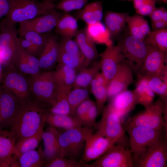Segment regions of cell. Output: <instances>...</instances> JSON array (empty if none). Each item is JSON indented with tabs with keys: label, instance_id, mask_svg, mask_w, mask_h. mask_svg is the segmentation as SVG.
Returning a JSON list of instances; mask_svg holds the SVG:
<instances>
[{
	"label": "cell",
	"instance_id": "obj_1",
	"mask_svg": "<svg viewBox=\"0 0 167 167\" xmlns=\"http://www.w3.org/2000/svg\"><path fill=\"white\" fill-rule=\"evenodd\" d=\"M46 110L33 100L20 102L10 125L16 142L34 134L38 130Z\"/></svg>",
	"mask_w": 167,
	"mask_h": 167
},
{
	"label": "cell",
	"instance_id": "obj_2",
	"mask_svg": "<svg viewBox=\"0 0 167 167\" xmlns=\"http://www.w3.org/2000/svg\"><path fill=\"white\" fill-rule=\"evenodd\" d=\"M54 2L48 0H13L11 10L3 20L15 25L56 10Z\"/></svg>",
	"mask_w": 167,
	"mask_h": 167
},
{
	"label": "cell",
	"instance_id": "obj_3",
	"mask_svg": "<svg viewBox=\"0 0 167 167\" xmlns=\"http://www.w3.org/2000/svg\"><path fill=\"white\" fill-rule=\"evenodd\" d=\"M118 38V44L125 61L133 73H138L147 52L148 44L131 35L126 29Z\"/></svg>",
	"mask_w": 167,
	"mask_h": 167
},
{
	"label": "cell",
	"instance_id": "obj_4",
	"mask_svg": "<svg viewBox=\"0 0 167 167\" xmlns=\"http://www.w3.org/2000/svg\"><path fill=\"white\" fill-rule=\"evenodd\" d=\"M167 103L160 97L143 110L130 117L123 123L124 126H140L157 130L167 131V122L164 117L167 116Z\"/></svg>",
	"mask_w": 167,
	"mask_h": 167
},
{
	"label": "cell",
	"instance_id": "obj_5",
	"mask_svg": "<svg viewBox=\"0 0 167 167\" xmlns=\"http://www.w3.org/2000/svg\"><path fill=\"white\" fill-rule=\"evenodd\" d=\"M129 137L130 150L134 161L147 149L167 137V131L140 126H124Z\"/></svg>",
	"mask_w": 167,
	"mask_h": 167
},
{
	"label": "cell",
	"instance_id": "obj_6",
	"mask_svg": "<svg viewBox=\"0 0 167 167\" xmlns=\"http://www.w3.org/2000/svg\"><path fill=\"white\" fill-rule=\"evenodd\" d=\"M30 87L35 98L33 101L43 109L49 110L54 105L57 85L54 71H48L33 76Z\"/></svg>",
	"mask_w": 167,
	"mask_h": 167
},
{
	"label": "cell",
	"instance_id": "obj_7",
	"mask_svg": "<svg viewBox=\"0 0 167 167\" xmlns=\"http://www.w3.org/2000/svg\"><path fill=\"white\" fill-rule=\"evenodd\" d=\"M102 111L100 120L94 127L97 130L96 132L115 143L121 141L125 131L122 118L108 105Z\"/></svg>",
	"mask_w": 167,
	"mask_h": 167
},
{
	"label": "cell",
	"instance_id": "obj_8",
	"mask_svg": "<svg viewBox=\"0 0 167 167\" xmlns=\"http://www.w3.org/2000/svg\"><path fill=\"white\" fill-rule=\"evenodd\" d=\"M58 137L61 156L79 161L85 143L82 127L58 132Z\"/></svg>",
	"mask_w": 167,
	"mask_h": 167
},
{
	"label": "cell",
	"instance_id": "obj_9",
	"mask_svg": "<svg viewBox=\"0 0 167 167\" xmlns=\"http://www.w3.org/2000/svg\"><path fill=\"white\" fill-rule=\"evenodd\" d=\"M134 160L130 149L121 144L112 145L99 158L84 167H132Z\"/></svg>",
	"mask_w": 167,
	"mask_h": 167
},
{
	"label": "cell",
	"instance_id": "obj_10",
	"mask_svg": "<svg viewBox=\"0 0 167 167\" xmlns=\"http://www.w3.org/2000/svg\"><path fill=\"white\" fill-rule=\"evenodd\" d=\"M85 141L84 151L79 160L84 163L95 160L105 153L114 142L96 132L93 133L91 128L83 127Z\"/></svg>",
	"mask_w": 167,
	"mask_h": 167
},
{
	"label": "cell",
	"instance_id": "obj_11",
	"mask_svg": "<svg viewBox=\"0 0 167 167\" xmlns=\"http://www.w3.org/2000/svg\"><path fill=\"white\" fill-rule=\"evenodd\" d=\"M147 43V54L137 77L167 74V54L161 51L154 45Z\"/></svg>",
	"mask_w": 167,
	"mask_h": 167
},
{
	"label": "cell",
	"instance_id": "obj_12",
	"mask_svg": "<svg viewBox=\"0 0 167 167\" xmlns=\"http://www.w3.org/2000/svg\"><path fill=\"white\" fill-rule=\"evenodd\" d=\"M134 166L166 167L167 137L148 147L141 155L134 161Z\"/></svg>",
	"mask_w": 167,
	"mask_h": 167
},
{
	"label": "cell",
	"instance_id": "obj_13",
	"mask_svg": "<svg viewBox=\"0 0 167 167\" xmlns=\"http://www.w3.org/2000/svg\"><path fill=\"white\" fill-rule=\"evenodd\" d=\"M62 14L55 10L51 12L20 23L18 33L20 36L27 31H32L41 34L49 32L55 29Z\"/></svg>",
	"mask_w": 167,
	"mask_h": 167
},
{
	"label": "cell",
	"instance_id": "obj_14",
	"mask_svg": "<svg viewBox=\"0 0 167 167\" xmlns=\"http://www.w3.org/2000/svg\"><path fill=\"white\" fill-rule=\"evenodd\" d=\"M2 88L13 94L20 102L29 99L30 86L25 78L13 70H9L3 77Z\"/></svg>",
	"mask_w": 167,
	"mask_h": 167
},
{
	"label": "cell",
	"instance_id": "obj_15",
	"mask_svg": "<svg viewBox=\"0 0 167 167\" xmlns=\"http://www.w3.org/2000/svg\"><path fill=\"white\" fill-rule=\"evenodd\" d=\"M133 73L125 60L122 62L116 74L109 81L107 86L108 98L111 99L116 95L127 89L134 81Z\"/></svg>",
	"mask_w": 167,
	"mask_h": 167
},
{
	"label": "cell",
	"instance_id": "obj_16",
	"mask_svg": "<svg viewBox=\"0 0 167 167\" xmlns=\"http://www.w3.org/2000/svg\"><path fill=\"white\" fill-rule=\"evenodd\" d=\"M99 56L101 72L109 82L116 74L119 65L125 60L124 58L118 47L113 45L106 46Z\"/></svg>",
	"mask_w": 167,
	"mask_h": 167
},
{
	"label": "cell",
	"instance_id": "obj_17",
	"mask_svg": "<svg viewBox=\"0 0 167 167\" xmlns=\"http://www.w3.org/2000/svg\"><path fill=\"white\" fill-rule=\"evenodd\" d=\"M19 101L13 94L2 88L0 91V127L10 126Z\"/></svg>",
	"mask_w": 167,
	"mask_h": 167
},
{
	"label": "cell",
	"instance_id": "obj_18",
	"mask_svg": "<svg viewBox=\"0 0 167 167\" xmlns=\"http://www.w3.org/2000/svg\"><path fill=\"white\" fill-rule=\"evenodd\" d=\"M111 100L108 105L122 118L137 104L134 90H125L116 95Z\"/></svg>",
	"mask_w": 167,
	"mask_h": 167
},
{
	"label": "cell",
	"instance_id": "obj_19",
	"mask_svg": "<svg viewBox=\"0 0 167 167\" xmlns=\"http://www.w3.org/2000/svg\"><path fill=\"white\" fill-rule=\"evenodd\" d=\"M15 25L3 20L2 22L0 28V51L12 53L17 52L19 41Z\"/></svg>",
	"mask_w": 167,
	"mask_h": 167
},
{
	"label": "cell",
	"instance_id": "obj_20",
	"mask_svg": "<svg viewBox=\"0 0 167 167\" xmlns=\"http://www.w3.org/2000/svg\"><path fill=\"white\" fill-rule=\"evenodd\" d=\"M58 133L55 128L51 126L43 133L42 138L44 144L43 151L46 163L56 158L61 157Z\"/></svg>",
	"mask_w": 167,
	"mask_h": 167
},
{
	"label": "cell",
	"instance_id": "obj_21",
	"mask_svg": "<svg viewBox=\"0 0 167 167\" xmlns=\"http://www.w3.org/2000/svg\"><path fill=\"white\" fill-rule=\"evenodd\" d=\"M58 42L54 36L49 35L39 59L40 68L48 70L57 62Z\"/></svg>",
	"mask_w": 167,
	"mask_h": 167
},
{
	"label": "cell",
	"instance_id": "obj_22",
	"mask_svg": "<svg viewBox=\"0 0 167 167\" xmlns=\"http://www.w3.org/2000/svg\"><path fill=\"white\" fill-rule=\"evenodd\" d=\"M129 16L126 12L108 11L105 14V25L109 30L112 37L117 38L125 29L126 20Z\"/></svg>",
	"mask_w": 167,
	"mask_h": 167
},
{
	"label": "cell",
	"instance_id": "obj_23",
	"mask_svg": "<svg viewBox=\"0 0 167 167\" xmlns=\"http://www.w3.org/2000/svg\"><path fill=\"white\" fill-rule=\"evenodd\" d=\"M84 29L88 36L95 44L104 45L106 46L113 45L110 32L101 21L86 24Z\"/></svg>",
	"mask_w": 167,
	"mask_h": 167
},
{
	"label": "cell",
	"instance_id": "obj_24",
	"mask_svg": "<svg viewBox=\"0 0 167 167\" xmlns=\"http://www.w3.org/2000/svg\"><path fill=\"white\" fill-rule=\"evenodd\" d=\"M45 122L50 126L64 130L84 126L82 122L74 115L55 114L47 111L46 113Z\"/></svg>",
	"mask_w": 167,
	"mask_h": 167
},
{
	"label": "cell",
	"instance_id": "obj_25",
	"mask_svg": "<svg viewBox=\"0 0 167 167\" xmlns=\"http://www.w3.org/2000/svg\"><path fill=\"white\" fill-rule=\"evenodd\" d=\"M41 125L34 134L17 141L15 145L14 154L18 157L28 152L35 150L38 146L44 132L45 122L46 113Z\"/></svg>",
	"mask_w": 167,
	"mask_h": 167
},
{
	"label": "cell",
	"instance_id": "obj_26",
	"mask_svg": "<svg viewBox=\"0 0 167 167\" xmlns=\"http://www.w3.org/2000/svg\"><path fill=\"white\" fill-rule=\"evenodd\" d=\"M74 40L82 54L90 63L99 56L96 44L88 36L84 28L79 30Z\"/></svg>",
	"mask_w": 167,
	"mask_h": 167
},
{
	"label": "cell",
	"instance_id": "obj_27",
	"mask_svg": "<svg viewBox=\"0 0 167 167\" xmlns=\"http://www.w3.org/2000/svg\"><path fill=\"white\" fill-rule=\"evenodd\" d=\"M76 72L70 67L58 63L55 71H54L58 87L69 93L72 89Z\"/></svg>",
	"mask_w": 167,
	"mask_h": 167
},
{
	"label": "cell",
	"instance_id": "obj_28",
	"mask_svg": "<svg viewBox=\"0 0 167 167\" xmlns=\"http://www.w3.org/2000/svg\"><path fill=\"white\" fill-rule=\"evenodd\" d=\"M77 20L67 13L62 14L55 27V32L62 37L72 39L79 30Z\"/></svg>",
	"mask_w": 167,
	"mask_h": 167
},
{
	"label": "cell",
	"instance_id": "obj_29",
	"mask_svg": "<svg viewBox=\"0 0 167 167\" xmlns=\"http://www.w3.org/2000/svg\"><path fill=\"white\" fill-rule=\"evenodd\" d=\"M137 80L134 89L137 104L144 108L151 105L153 102L155 93L149 87L146 79L141 76H137Z\"/></svg>",
	"mask_w": 167,
	"mask_h": 167
},
{
	"label": "cell",
	"instance_id": "obj_30",
	"mask_svg": "<svg viewBox=\"0 0 167 167\" xmlns=\"http://www.w3.org/2000/svg\"><path fill=\"white\" fill-rule=\"evenodd\" d=\"M100 70L99 61L95 62L90 64L76 74L72 87L86 88Z\"/></svg>",
	"mask_w": 167,
	"mask_h": 167
},
{
	"label": "cell",
	"instance_id": "obj_31",
	"mask_svg": "<svg viewBox=\"0 0 167 167\" xmlns=\"http://www.w3.org/2000/svg\"><path fill=\"white\" fill-rule=\"evenodd\" d=\"M20 167H45L46 162L43 150L41 147L24 153L17 157Z\"/></svg>",
	"mask_w": 167,
	"mask_h": 167
},
{
	"label": "cell",
	"instance_id": "obj_32",
	"mask_svg": "<svg viewBox=\"0 0 167 167\" xmlns=\"http://www.w3.org/2000/svg\"><path fill=\"white\" fill-rule=\"evenodd\" d=\"M16 139L13 132L0 127V158L13 157Z\"/></svg>",
	"mask_w": 167,
	"mask_h": 167
},
{
	"label": "cell",
	"instance_id": "obj_33",
	"mask_svg": "<svg viewBox=\"0 0 167 167\" xmlns=\"http://www.w3.org/2000/svg\"><path fill=\"white\" fill-rule=\"evenodd\" d=\"M142 77L146 79L149 87L155 93L167 103V74Z\"/></svg>",
	"mask_w": 167,
	"mask_h": 167
},
{
	"label": "cell",
	"instance_id": "obj_34",
	"mask_svg": "<svg viewBox=\"0 0 167 167\" xmlns=\"http://www.w3.org/2000/svg\"><path fill=\"white\" fill-rule=\"evenodd\" d=\"M57 62L79 71L90 64L83 55H75L60 51L58 49Z\"/></svg>",
	"mask_w": 167,
	"mask_h": 167
},
{
	"label": "cell",
	"instance_id": "obj_35",
	"mask_svg": "<svg viewBox=\"0 0 167 167\" xmlns=\"http://www.w3.org/2000/svg\"><path fill=\"white\" fill-rule=\"evenodd\" d=\"M68 93L57 86L55 103L48 112L55 114L70 115V109L67 98Z\"/></svg>",
	"mask_w": 167,
	"mask_h": 167
},
{
	"label": "cell",
	"instance_id": "obj_36",
	"mask_svg": "<svg viewBox=\"0 0 167 167\" xmlns=\"http://www.w3.org/2000/svg\"><path fill=\"white\" fill-rule=\"evenodd\" d=\"M144 41L155 46L163 52L167 53V28L153 30L146 36Z\"/></svg>",
	"mask_w": 167,
	"mask_h": 167
},
{
	"label": "cell",
	"instance_id": "obj_37",
	"mask_svg": "<svg viewBox=\"0 0 167 167\" xmlns=\"http://www.w3.org/2000/svg\"><path fill=\"white\" fill-rule=\"evenodd\" d=\"M89 95V91L87 88H75L71 89L67 96L71 115H74L77 107L88 98Z\"/></svg>",
	"mask_w": 167,
	"mask_h": 167
},
{
	"label": "cell",
	"instance_id": "obj_38",
	"mask_svg": "<svg viewBox=\"0 0 167 167\" xmlns=\"http://www.w3.org/2000/svg\"><path fill=\"white\" fill-rule=\"evenodd\" d=\"M90 85L92 92L96 100L98 115L102 111L108 99L106 87L99 83L94 78Z\"/></svg>",
	"mask_w": 167,
	"mask_h": 167
},
{
	"label": "cell",
	"instance_id": "obj_39",
	"mask_svg": "<svg viewBox=\"0 0 167 167\" xmlns=\"http://www.w3.org/2000/svg\"><path fill=\"white\" fill-rule=\"evenodd\" d=\"M48 35L32 31H27L20 36H23L30 41L41 53L45 45Z\"/></svg>",
	"mask_w": 167,
	"mask_h": 167
},
{
	"label": "cell",
	"instance_id": "obj_40",
	"mask_svg": "<svg viewBox=\"0 0 167 167\" xmlns=\"http://www.w3.org/2000/svg\"><path fill=\"white\" fill-rule=\"evenodd\" d=\"M89 0H61L55 4L56 9L65 13L78 10L82 8Z\"/></svg>",
	"mask_w": 167,
	"mask_h": 167
},
{
	"label": "cell",
	"instance_id": "obj_41",
	"mask_svg": "<svg viewBox=\"0 0 167 167\" xmlns=\"http://www.w3.org/2000/svg\"><path fill=\"white\" fill-rule=\"evenodd\" d=\"M58 50L67 54L75 55L82 54L75 40L62 37L58 42Z\"/></svg>",
	"mask_w": 167,
	"mask_h": 167
},
{
	"label": "cell",
	"instance_id": "obj_42",
	"mask_svg": "<svg viewBox=\"0 0 167 167\" xmlns=\"http://www.w3.org/2000/svg\"><path fill=\"white\" fill-rule=\"evenodd\" d=\"M86 163L62 157L55 158L46 163V167H84Z\"/></svg>",
	"mask_w": 167,
	"mask_h": 167
},
{
	"label": "cell",
	"instance_id": "obj_43",
	"mask_svg": "<svg viewBox=\"0 0 167 167\" xmlns=\"http://www.w3.org/2000/svg\"><path fill=\"white\" fill-rule=\"evenodd\" d=\"M74 17L77 20H80L84 21L86 24L97 22L94 17L92 2L86 4L81 9L77 10L75 14Z\"/></svg>",
	"mask_w": 167,
	"mask_h": 167
},
{
	"label": "cell",
	"instance_id": "obj_44",
	"mask_svg": "<svg viewBox=\"0 0 167 167\" xmlns=\"http://www.w3.org/2000/svg\"><path fill=\"white\" fill-rule=\"evenodd\" d=\"M14 61L17 64L19 69L22 72L25 74H31L26 52L21 47L19 43L17 56Z\"/></svg>",
	"mask_w": 167,
	"mask_h": 167
},
{
	"label": "cell",
	"instance_id": "obj_45",
	"mask_svg": "<svg viewBox=\"0 0 167 167\" xmlns=\"http://www.w3.org/2000/svg\"><path fill=\"white\" fill-rule=\"evenodd\" d=\"M126 24L128 27V32L131 35L139 39L144 40L146 36L142 33L134 15H129L127 17Z\"/></svg>",
	"mask_w": 167,
	"mask_h": 167
},
{
	"label": "cell",
	"instance_id": "obj_46",
	"mask_svg": "<svg viewBox=\"0 0 167 167\" xmlns=\"http://www.w3.org/2000/svg\"><path fill=\"white\" fill-rule=\"evenodd\" d=\"M94 103L92 100L88 98L80 103L75 109L74 115L82 121L83 125L87 113Z\"/></svg>",
	"mask_w": 167,
	"mask_h": 167
},
{
	"label": "cell",
	"instance_id": "obj_47",
	"mask_svg": "<svg viewBox=\"0 0 167 167\" xmlns=\"http://www.w3.org/2000/svg\"><path fill=\"white\" fill-rule=\"evenodd\" d=\"M98 115L97 107L96 103L94 102L89 108L87 113L84 122V126L90 128L94 127Z\"/></svg>",
	"mask_w": 167,
	"mask_h": 167
},
{
	"label": "cell",
	"instance_id": "obj_48",
	"mask_svg": "<svg viewBox=\"0 0 167 167\" xmlns=\"http://www.w3.org/2000/svg\"><path fill=\"white\" fill-rule=\"evenodd\" d=\"M157 0H147L136 12L141 16L149 15L156 9Z\"/></svg>",
	"mask_w": 167,
	"mask_h": 167
},
{
	"label": "cell",
	"instance_id": "obj_49",
	"mask_svg": "<svg viewBox=\"0 0 167 167\" xmlns=\"http://www.w3.org/2000/svg\"><path fill=\"white\" fill-rule=\"evenodd\" d=\"M26 53V55L28 63L31 71V74L33 76H35L39 74L40 68L39 59L34 55Z\"/></svg>",
	"mask_w": 167,
	"mask_h": 167
},
{
	"label": "cell",
	"instance_id": "obj_50",
	"mask_svg": "<svg viewBox=\"0 0 167 167\" xmlns=\"http://www.w3.org/2000/svg\"><path fill=\"white\" fill-rule=\"evenodd\" d=\"M19 38L20 46L27 53L33 55L40 53L32 43L24 37L20 36Z\"/></svg>",
	"mask_w": 167,
	"mask_h": 167
},
{
	"label": "cell",
	"instance_id": "obj_51",
	"mask_svg": "<svg viewBox=\"0 0 167 167\" xmlns=\"http://www.w3.org/2000/svg\"><path fill=\"white\" fill-rule=\"evenodd\" d=\"M103 0L91 2L94 17L96 21H101L103 16Z\"/></svg>",
	"mask_w": 167,
	"mask_h": 167
},
{
	"label": "cell",
	"instance_id": "obj_52",
	"mask_svg": "<svg viewBox=\"0 0 167 167\" xmlns=\"http://www.w3.org/2000/svg\"><path fill=\"white\" fill-rule=\"evenodd\" d=\"M134 16L142 33L146 37L151 32L148 22L142 16L139 15H135Z\"/></svg>",
	"mask_w": 167,
	"mask_h": 167
},
{
	"label": "cell",
	"instance_id": "obj_53",
	"mask_svg": "<svg viewBox=\"0 0 167 167\" xmlns=\"http://www.w3.org/2000/svg\"><path fill=\"white\" fill-rule=\"evenodd\" d=\"M13 0H0V20L9 13Z\"/></svg>",
	"mask_w": 167,
	"mask_h": 167
},
{
	"label": "cell",
	"instance_id": "obj_54",
	"mask_svg": "<svg viewBox=\"0 0 167 167\" xmlns=\"http://www.w3.org/2000/svg\"><path fill=\"white\" fill-rule=\"evenodd\" d=\"M166 10L163 7L156 8L149 15L151 22H154L161 20L163 14Z\"/></svg>",
	"mask_w": 167,
	"mask_h": 167
},
{
	"label": "cell",
	"instance_id": "obj_55",
	"mask_svg": "<svg viewBox=\"0 0 167 167\" xmlns=\"http://www.w3.org/2000/svg\"><path fill=\"white\" fill-rule=\"evenodd\" d=\"M151 25L153 30H158L166 28L167 23L162 20L151 22Z\"/></svg>",
	"mask_w": 167,
	"mask_h": 167
},
{
	"label": "cell",
	"instance_id": "obj_56",
	"mask_svg": "<svg viewBox=\"0 0 167 167\" xmlns=\"http://www.w3.org/2000/svg\"><path fill=\"white\" fill-rule=\"evenodd\" d=\"M94 79L100 84L106 87L108 84L109 81L104 75L101 72H99L95 76Z\"/></svg>",
	"mask_w": 167,
	"mask_h": 167
},
{
	"label": "cell",
	"instance_id": "obj_57",
	"mask_svg": "<svg viewBox=\"0 0 167 167\" xmlns=\"http://www.w3.org/2000/svg\"><path fill=\"white\" fill-rule=\"evenodd\" d=\"M15 157L14 155L13 157L11 158H0V167H11Z\"/></svg>",
	"mask_w": 167,
	"mask_h": 167
},
{
	"label": "cell",
	"instance_id": "obj_58",
	"mask_svg": "<svg viewBox=\"0 0 167 167\" xmlns=\"http://www.w3.org/2000/svg\"><path fill=\"white\" fill-rule=\"evenodd\" d=\"M147 0H132L134 7L137 11L139 10Z\"/></svg>",
	"mask_w": 167,
	"mask_h": 167
},
{
	"label": "cell",
	"instance_id": "obj_59",
	"mask_svg": "<svg viewBox=\"0 0 167 167\" xmlns=\"http://www.w3.org/2000/svg\"><path fill=\"white\" fill-rule=\"evenodd\" d=\"M162 20L167 23V11L166 10L164 13L162 18Z\"/></svg>",
	"mask_w": 167,
	"mask_h": 167
},
{
	"label": "cell",
	"instance_id": "obj_60",
	"mask_svg": "<svg viewBox=\"0 0 167 167\" xmlns=\"http://www.w3.org/2000/svg\"><path fill=\"white\" fill-rule=\"evenodd\" d=\"M2 66H1V64L0 63V80L1 79V78L2 76Z\"/></svg>",
	"mask_w": 167,
	"mask_h": 167
},
{
	"label": "cell",
	"instance_id": "obj_61",
	"mask_svg": "<svg viewBox=\"0 0 167 167\" xmlns=\"http://www.w3.org/2000/svg\"><path fill=\"white\" fill-rule=\"evenodd\" d=\"M157 1H159L161 2H163L164 3H167V0H157Z\"/></svg>",
	"mask_w": 167,
	"mask_h": 167
},
{
	"label": "cell",
	"instance_id": "obj_62",
	"mask_svg": "<svg viewBox=\"0 0 167 167\" xmlns=\"http://www.w3.org/2000/svg\"><path fill=\"white\" fill-rule=\"evenodd\" d=\"M126 0V1H132V0Z\"/></svg>",
	"mask_w": 167,
	"mask_h": 167
},
{
	"label": "cell",
	"instance_id": "obj_63",
	"mask_svg": "<svg viewBox=\"0 0 167 167\" xmlns=\"http://www.w3.org/2000/svg\"><path fill=\"white\" fill-rule=\"evenodd\" d=\"M49 0V1H52V2H54V1L55 0Z\"/></svg>",
	"mask_w": 167,
	"mask_h": 167
},
{
	"label": "cell",
	"instance_id": "obj_64",
	"mask_svg": "<svg viewBox=\"0 0 167 167\" xmlns=\"http://www.w3.org/2000/svg\"><path fill=\"white\" fill-rule=\"evenodd\" d=\"M1 88H2V87H1L0 86V90L1 89Z\"/></svg>",
	"mask_w": 167,
	"mask_h": 167
}]
</instances>
